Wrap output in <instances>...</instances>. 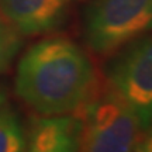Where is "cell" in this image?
I'll list each match as a JSON object with an SVG mask.
<instances>
[{
	"instance_id": "6da1fadb",
	"label": "cell",
	"mask_w": 152,
	"mask_h": 152,
	"mask_svg": "<svg viewBox=\"0 0 152 152\" xmlns=\"http://www.w3.org/2000/svg\"><path fill=\"white\" fill-rule=\"evenodd\" d=\"M102 85L87 51L61 34L33 44L18 61L14 77L16 96L39 115H77Z\"/></svg>"
},
{
	"instance_id": "7a4b0ae2",
	"label": "cell",
	"mask_w": 152,
	"mask_h": 152,
	"mask_svg": "<svg viewBox=\"0 0 152 152\" xmlns=\"http://www.w3.org/2000/svg\"><path fill=\"white\" fill-rule=\"evenodd\" d=\"M152 31V0H87L82 10L86 48L106 58Z\"/></svg>"
},
{
	"instance_id": "3957f363",
	"label": "cell",
	"mask_w": 152,
	"mask_h": 152,
	"mask_svg": "<svg viewBox=\"0 0 152 152\" xmlns=\"http://www.w3.org/2000/svg\"><path fill=\"white\" fill-rule=\"evenodd\" d=\"M100 77L135 115L144 132L152 124V31L106 56Z\"/></svg>"
},
{
	"instance_id": "277c9868",
	"label": "cell",
	"mask_w": 152,
	"mask_h": 152,
	"mask_svg": "<svg viewBox=\"0 0 152 152\" xmlns=\"http://www.w3.org/2000/svg\"><path fill=\"white\" fill-rule=\"evenodd\" d=\"M77 115L80 152H132L142 134L135 115L104 85Z\"/></svg>"
},
{
	"instance_id": "5b68a950",
	"label": "cell",
	"mask_w": 152,
	"mask_h": 152,
	"mask_svg": "<svg viewBox=\"0 0 152 152\" xmlns=\"http://www.w3.org/2000/svg\"><path fill=\"white\" fill-rule=\"evenodd\" d=\"M76 0H0V14L21 37L48 35L65 26Z\"/></svg>"
},
{
	"instance_id": "8992f818",
	"label": "cell",
	"mask_w": 152,
	"mask_h": 152,
	"mask_svg": "<svg viewBox=\"0 0 152 152\" xmlns=\"http://www.w3.org/2000/svg\"><path fill=\"white\" fill-rule=\"evenodd\" d=\"M80 117L39 115L27 135L26 152H80Z\"/></svg>"
},
{
	"instance_id": "52a82bcc",
	"label": "cell",
	"mask_w": 152,
	"mask_h": 152,
	"mask_svg": "<svg viewBox=\"0 0 152 152\" xmlns=\"http://www.w3.org/2000/svg\"><path fill=\"white\" fill-rule=\"evenodd\" d=\"M27 137L17 111L10 104L0 106V152H26Z\"/></svg>"
},
{
	"instance_id": "ba28073f",
	"label": "cell",
	"mask_w": 152,
	"mask_h": 152,
	"mask_svg": "<svg viewBox=\"0 0 152 152\" xmlns=\"http://www.w3.org/2000/svg\"><path fill=\"white\" fill-rule=\"evenodd\" d=\"M23 37L0 14V73L9 69L11 62L20 52Z\"/></svg>"
},
{
	"instance_id": "9c48e42d",
	"label": "cell",
	"mask_w": 152,
	"mask_h": 152,
	"mask_svg": "<svg viewBox=\"0 0 152 152\" xmlns=\"http://www.w3.org/2000/svg\"><path fill=\"white\" fill-rule=\"evenodd\" d=\"M132 152H152V124L141 134Z\"/></svg>"
},
{
	"instance_id": "30bf717a",
	"label": "cell",
	"mask_w": 152,
	"mask_h": 152,
	"mask_svg": "<svg viewBox=\"0 0 152 152\" xmlns=\"http://www.w3.org/2000/svg\"><path fill=\"white\" fill-rule=\"evenodd\" d=\"M6 100H7V93H6V90L3 87H0V106L4 103Z\"/></svg>"
}]
</instances>
